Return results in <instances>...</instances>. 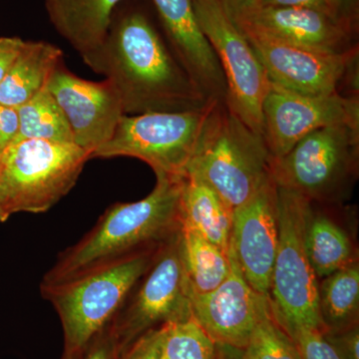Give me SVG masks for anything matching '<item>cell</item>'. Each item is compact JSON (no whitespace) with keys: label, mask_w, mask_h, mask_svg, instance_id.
<instances>
[{"label":"cell","mask_w":359,"mask_h":359,"mask_svg":"<svg viewBox=\"0 0 359 359\" xmlns=\"http://www.w3.org/2000/svg\"><path fill=\"white\" fill-rule=\"evenodd\" d=\"M84 63L113 84L126 115L201 109L212 100L137 8L118 7L102 46Z\"/></svg>","instance_id":"1"},{"label":"cell","mask_w":359,"mask_h":359,"mask_svg":"<svg viewBox=\"0 0 359 359\" xmlns=\"http://www.w3.org/2000/svg\"><path fill=\"white\" fill-rule=\"evenodd\" d=\"M156 177L157 183L147 197L108 208L89 233L59 255L41 285L62 282L117 257L162 245L179 233L185 177Z\"/></svg>","instance_id":"2"},{"label":"cell","mask_w":359,"mask_h":359,"mask_svg":"<svg viewBox=\"0 0 359 359\" xmlns=\"http://www.w3.org/2000/svg\"><path fill=\"white\" fill-rule=\"evenodd\" d=\"M162 245L117 257L62 282L40 285L42 297L60 318L65 355L81 353L109 325Z\"/></svg>","instance_id":"3"},{"label":"cell","mask_w":359,"mask_h":359,"mask_svg":"<svg viewBox=\"0 0 359 359\" xmlns=\"http://www.w3.org/2000/svg\"><path fill=\"white\" fill-rule=\"evenodd\" d=\"M273 156L266 140L245 124L224 101H215L201 132L186 176L218 194L233 211L271 177Z\"/></svg>","instance_id":"4"},{"label":"cell","mask_w":359,"mask_h":359,"mask_svg":"<svg viewBox=\"0 0 359 359\" xmlns=\"http://www.w3.org/2000/svg\"><path fill=\"white\" fill-rule=\"evenodd\" d=\"M90 154L75 144L14 141L0 153V223L18 212L41 214L76 184Z\"/></svg>","instance_id":"5"},{"label":"cell","mask_w":359,"mask_h":359,"mask_svg":"<svg viewBox=\"0 0 359 359\" xmlns=\"http://www.w3.org/2000/svg\"><path fill=\"white\" fill-rule=\"evenodd\" d=\"M313 205L304 196L278 187V243L269 297L276 320L289 337L299 328L323 332L318 280L306 245Z\"/></svg>","instance_id":"6"},{"label":"cell","mask_w":359,"mask_h":359,"mask_svg":"<svg viewBox=\"0 0 359 359\" xmlns=\"http://www.w3.org/2000/svg\"><path fill=\"white\" fill-rule=\"evenodd\" d=\"M359 126L334 125L313 131L287 154L271 163V178L280 188L311 203L346 200L358 175Z\"/></svg>","instance_id":"7"},{"label":"cell","mask_w":359,"mask_h":359,"mask_svg":"<svg viewBox=\"0 0 359 359\" xmlns=\"http://www.w3.org/2000/svg\"><path fill=\"white\" fill-rule=\"evenodd\" d=\"M215 101L183 112L124 115L110 140L97 149L91 159L137 158L156 175L184 178Z\"/></svg>","instance_id":"8"},{"label":"cell","mask_w":359,"mask_h":359,"mask_svg":"<svg viewBox=\"0 0 359 359\" xmlns=\"http://www.w3.org/2000/svg\"><path fill=\"white\" fill-rule=\"evenodd\" d=\"M192 4L201 30L223 69L226 107L263 135L262 108L269 87L266 71L222 0H192Z\"/></svg>","instance_id":"9"},{"label":"cell","mask_w":359,"mask_h":359,"mask_svg":"<svg viewBox=\"0 0 359 359\" xmlns=\"http://www.w3.org/2000/svg\"><path fill=\"white\" fill-rule=\"evenodd\" d=\"M180 233L161 245L154 262L108 325L122 353L149 330L193 316Z\"/></svg>","instance_id":"10"},{"label":"cell","mask_w":359,"mask_h":359,"mask_svg":"<svg viewBox=\"0 0 359 359\" xmlns=\"http://www.w3.org/2000/svg\"><path fill=\"white\" fill-rule=\"evenodd\" d=\"M266 71L271 83L304 95L340 93L358 57V48L341 53L313 50L285 43L257 32L238 27Z\"/></svg>","instance_id":"11"},{"label":"cell","mask_w":359,"mask_h":359,"mask_svg":"<svg viewBox=\"0 0 359 359\" xmlns=\"http://www.w3.org/2000/svg\"><path fill=\"white\" fill-rule=\"evenodd\" d=\"M262 113L263 136L273 159L287 154L316 130L339 124L359 126L358 96L304 95L271 82Z\"/></svg>","instance_id":"12"},{"label":"cell","mask_w":359,"mask_h":359,"mask_svg":"<svg viewBox=\"0 0 359 359\" xmlns=\"http://www.w3.org/2000/svg\"><path fill=\"white\" fill-rule=\"evenodd\" d=\"M229 257L230 273L217 289L189 295L193 316L205 334L216 344L244 349L259 321L271 311V299L250 287L231 245Z\"/></svg>","instance_id":"13"},{"label":"cell","mask_w":359,"mask_h":359,"mask_svg":"<svg viewBox=\"0 0 359 359\" xmlns=\"http://www.w3.org/2000/svg\"><path fill=\"white\" fill-rule=\"evenodd\" d=\"M48 90L65 113L73 141L91 155L110 140L126 115L121 98L109 80L89 81L61 63L54 71Z\"/></svg>","instance_id":"14"},{"label":"cell","mask_w":359,"mask_h":359,"mask_svg":"<svg viewBox=\"0 0 359 359\" xmlns=\"http://www.w3.org/2000/svg\"><path fill=\"white\" fill-rule=\"evenodd\" d=\"M278 243V186L273 178L233 211L230 245L257 292L269 294Z\"/></svg>","instance_id":"15"},{"label":"cell","mask_w":359,"mask_h":359,"mask_svg":"<svg viewBox=\"0 0 359 359\" xmlns=\"http://www.w3.org/2000/svg\"><path fill=\"white\" fill-rule=\"evenodd\" d=\"M172 53L208 99L224 101L226 83L211 45L201 30L192 0H152Z\"/></svg>","instance_id":"16"},{"label":"cell","mask_w":359,"mask_h":359,"mask_svg":"<svg viewBox=\"0 0 359 359\" xmlns=\"http://www.w3.org/2000/svg\"><path fill=\"white\" fill-rule=\"evenodd\" d=\"M254 28L271 39L313 50L341 53L353 32L341 21L308 8L263 6L238 27Z\"/></svg>","instance_id":"17"},{"label":"cell","mask_w":359,"mask_h":359,"mask_svg":"<svg viewBox=\"0 0 359 359\" xmlns=\"http://www.w3.org/2000/svg\"><path fill=\"white\" fill-rule=\"evenodd\" d=\"M123 1L44 0V6L54 29L85 62L102 46L115 11Z\"/></svg>","instance_id":"18"},{"label":"cell","mask_w":359,"mask_h":359,"mask_svg":"<svg viewBox=\"0 0 359 359\" xmlns=\"http://www.w3.org/2000/svg\"><path fill=\"white\" fill-rule=\"evenodd\" d=\"M63 52L46 41H26L0 83V105L18 108L46 88Z\"/></svg>","instance_id":"19"},{"label":"cell","mask_w":359,"mask_h":359,"mask_svg":"<svg viewBox=\"0 0 359 359\" xmlns=\"http://www.w3.org/2000/svg\"><path fill=\"white\" fill-rule=\"evenodd\" d=\"M180 217L182 229L195 231L229 252L233 211L209 186L185 177L180 200Z\"/></svg>","instance_id":"20"},{"label":"cell","mask_w":359,"mask_h":359,"mask_svg":"<svg viewBox=\"0 0 359 359\" xmlns=\"http://www.w3.org/2000/svg\"><path fill=\"white\" fill-rule=\"evenodd\" d=\"M306 245L318 280L358 262L347 231L332 217L314 211L313 205L306 226Z\"/></svg>","instance_id":"21"},{"label":"cell","mask_w":359,"mask_h":359,"mask_svg":"<svg viewBox=\"0 0 359 359\" xmlns=\"http://www.w3.org/2000/svg\"><path fill=\"white\" fill-rule=\"evenodd\" d=\"M318 313L323 332L358 325V262L318 280Z\"/></svg>","instance_id":"22"},{"label":"cell","mask_w":359,"mask_h":359,"mask_svg":"<svg viewBox=\"0 0 359 359\" xmlns=\"http://www.w3.org/2000/svg\"><path fill=\"white\" fill-rule=\"evenodd\" d=\"M180 252L189 292H212L230 273L229 252H224L195 231L181 229Z\"/></svg>","instance_id":"23"},{"label":"cell","mask_w":359,"mask_h":359,"mask_svg":"<svg viewBox=\"0 0 359 359\" xmlns=\"http://www.w3.org/2000/svg\"><path fill=\"white\" fill-rule=\"evenodd\" d=\"M20 132L15 140H43L74 144L65 113L49 91L41 90L29 101L18 108ZM13 141V142H14Z\"/></svg>","instance_id":"24"},{"label":"cell","mask_w":359,"mask_h":359,"mask_svg":"<svg viewBox=\"0 0 359 359\" xmlns=\"http://www.w3.org/2000/svg\"><path fill=\"white\" fill-rule=\"evenodd\" d=\"M163 327L160 359H216V342L193 316Z\"/></svg>","instance_id":"25"},{"label":"cell","mask_w":359,"mask_h":359,"mask_svg":"<svg viewBox=\"0 0 359 359\" xmlns=\"http://www.w3.org/2000/svg\"><path fill=\"white\" fill-rule=\"evenodd\" d=\"M247 359H302L294 341L269 311L255 328L247 346Z\"/></svg>","instance_id":"26"},{"label":"cell","mask_w":359,"mask_h":359,"mask_svg":"<svg viewBox=\"0 0 359 359\" xmlns=\"http://www.w3.org/2000/svg\"><path fill=\"white\" fill-rule=\"evenodd\" d=\"M290 337L302 359H340L320 330L299 328Z\"/></svg>","instance_id":"27"},{"label":"cell","mask_w":359,"mask_h":359,"mask_svg":"<svg viewBox=\"0 0 359 359\" xmlns=\"http://www.w3.org/2000/svg\"><path fill=\"white\" fill-rule=\"evenodd\" d=\"M164 327L153 328L135 340L120 359H160Z\"/></svg>","instance_id":"28"},{"label":"cell","mask_w":359,"mask_h":359,"mask_svg":"<svg viewBox=\"0 0 359 359\" xmlns=\"http://www.w3.org/2000/svg\"><path fill=\"white\" fill-rule=\"evenodd\" d=\"M121 355L119 344L107 325L89 342L78 359H120Z\"/></svg>","instance_id":"29"},{"label":"cell","mask_w":359,"mask_h":359,"mask_svg":"<svg viewBox=\"0 0 359 359\" xmlns=\"http://www.w3.org/2000/svg\"><path fill=\"white\" fill-rule=\"evenodd\" d=\"M323 337L340 359H359V325L339 332H325Z\"/></svg>","instance_id":"30"},{"label":"cell","mask_w":359,"mask_h":359,"mask_svg":"<svg viewBox=\"0 0 359 359\" xmlns=\"http://www.w3.org/2000/svg\"><path fill=\"white\" fill-rule=\"evenodd\" d=\"M20 132V116L18 108L0 105V140L1 151L15 140Z\"/></svg>","instance_id":"31"},{"label":"cell","mask_w":359,"mask_h":359,"mask_svg":"<svg viewBox=\"0 0 359 359\" xmlns=\"http://www.w3.org/2000/svg\"><path fill=\"white\" fill-rule=\"evenodd\" d=\"M20 37H0V83L25 45Z\"/></svg>","instance_id":"32"},{"label":"cell","mask_w":359,"mask_h":359,"mask_svg":"<svg viewBox=\"0 0 359 359\" xmlns=\"http://www.w3.org/2000/svg\"><path fill=\"white\" fill-rule=\"evenodd\" d=\"M263 6L313 9V11L328 14V15L341 21L337 18L334 8L330 6L328 0H263L262 1V7Z\"/></svg>","instance_id":"33"},{"label":"cell","mask_w":359,"mask_h":359,"mask_svg":"<svg viewBox=\"0 0 359 359\" xmlns=\"http://www.w3.org/2000/svg\"><path fill=\"white\" fill-rule=\"evenodd\" d=\"M262 1L263 0H222L224 8L237 25L244 23L259 11Z\"/></svg>","instance_id":"34"},{"label":"cell","mask_w":359,"mask_h":359,"mask_svg":"<svg viewBox=\"0 0 359 359\" xmlns=\"http://www.w3.org/2000/svg\"><path fill=\"white\" fill-rule=\"evenodd\" d=\"M335 14L344 25L354 29L358 14V0H328Z\"/></svg>","instance_id":"35"},{"label":"cell","mask_w":359,"mask_h":359,"mask_svg":"<svg viewBox=\"0 0 359 359\" xmlns=\"http://www.w3.org/2000/svg\"><path fill=\"white\" fill-rule=\"evenodd\" d=\"M216 359H247L243 349L217 344Z\"/></svg>","instance_id":"36"},{"label":"cell","mask_w":359,"mask_h":359,"mask_svg":"<svg viewBox=\"0 0 359 359\" xmlns=\"http://www.w3.org/2000/svg\"><path fill=\"white\" fill-rule=\"evenodd\" d=\"M79 355H80V354H77V355H74V356H67V355H65V354H63L62 359H78V358H79Z\"/></svg>","instance_id":"37"},{"label":"cell","mask_w":359,"mask_h":359,"mask_svg":"<svg viewBox=\"0 0 359 359\" xmlns=\"http://www.w3.org/2000/svg\"><path fill=\"white\" fill-rule=\"evenodd\" d=\"M0 153H1V140H0Z\"/></svg>","instance_id":"38"},{"label":"cell","mask_w":359,"mask_h":359,"mask_svg":"<svg viewBox=\"0 0 359 359\" xmlns=\"http://www.w3.org/2000/svg\"><path fill=\"white\" fill-rule=\"evenodd\" d=\"M0 171H1V164H0Z\"/></svg>","instance_id":"39"}]
</instances>
